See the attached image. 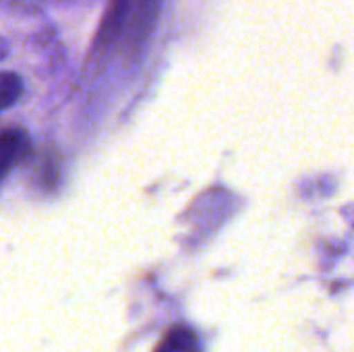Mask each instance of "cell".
Returning a JSON list of instances; mask_svg holds the SVG:
<instances>
[{
  "label": "cell",
  "mask_w": 354,
  "mask_h": 352,
  "mask_svg": "<svg viewBox=\"0 0 354 352\" xmlns=\"http://www.w3.org/2000/svg\"><path fill=\"white\" fill-rule=\"evenodd\" d=\"M31 149L29 135L23 129L10 127L0 131V180L17 166Z\"/></svg>",
  "instance_id": "cell-1"
},
{
  "label": "cell",
  "mask_w": 354,
  "mask_h": 352,
  "mask_svg": "<svg viewBox=\"0 0 354 352\" xmlns=\"http://www.w3.org/2000/svg\"><path fill=\"white\" fill-rule=\"evenodd\" d=\"M153 352H203L201 351V342L199 336L187 328V326H174L170 328L162 340L158 342Z\"/></svg>",
  "instance_id": "cell-2"
},
{
  "label": "cell",
  "mask_w": 354,
  "mask_h": 352,
  "mask_svg": "<svg viewBox=\"0 0 354 352\" xmlns=\"http://www.w3.org/2000/svg\"><path fill=\"white\" fill-rule=\"evenodd\" d=\"M23 93V81L17 73L0 71V112L19 102Z\"/></svg>",
  "instance_id": "cell-3"
}]
</instances>
